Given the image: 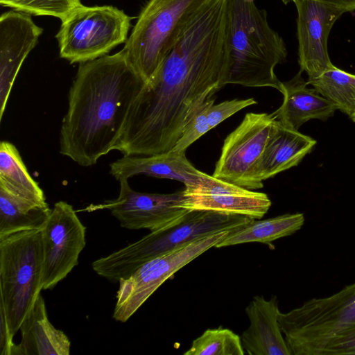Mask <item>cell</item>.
I'll use <instances>...</instances> for the list:
<instances>
[{
    "label": "cell",
    "instance_id": "6da1fadb",
    "mask_svg": "<svg viewBox=\"0 0 355 355\" xmlns=\"http://www.w3.org/2000/svg\"><path fill=\"white\" fill-rule=\"evenodd\" d=\"M230 68L227 0H208L144 85L114 150H171L200 107L228 84Z\"/></svg>",
    "mask_w": 355,
    "mask_h": 355
},
{
    "label": "cell",
    "instance_id": "7a4b0ae2",
    "mask_svg": "<svg viewBox=\"0 0 355 355\" xmlns=\"http://www.w3.org/2000/svg\"><path fill=\"white\" fill-rule=\"evenodd\" d=\"M145 84L123 49L79 64L60 128V154L86 167L114 150Z\"/></svg>",
    "mask_w": 355,
    "mask_h": 355
},
{
    "label": "cell",
    "instance_id": "3957f363",
    "mask_svg": "<svg viewBox=\"0 0 355 355\" xmlns=\"http://www.w3.org/2000/svg\"><path fill=\"white\" fill-rule=\"evenodd\" d=\"M227 18L228 84L279 91L275 68L286 60L288 52L283 38L270 26L266 10L254 0H227Z\"/></svg>",
    "mask_w": 355,
    "mask_h": 355
},
{
    "label": "cell",
    "instance_id": "277c9868",
    "mask_svg": "<svg viewBox=\"0 0 355 355\" xmlns=\"http://www.w3.org/2000/svg\"><path fill=\"white\" fill-rule=\"evenodd\" d=\"M253 218L210 211H189L178 224L150 232L138 241L99 258L92 263L94 271L110 282H119L150 260L216 232L234 231Z\"/></svg>",
    "mask_w": 355,
    "mask_h": 355
},
{
    "label": "cell",
    "instance_id": "5b68a950",
    "mask_svg": "<svg viewBox=\"0 0 355 355\" xmlns=\"http://www.w3.org/2000/svg\"><path fill=\"white\" fill-rule=\"evenodd\" d=\"M42 229L0 239V306L14 336L42 289Z\"/></svg>",
    "mask_w": 355,
    "mask_h": 355
},
{
    "label": "cell",
    "instance_id": "8992f818",
    "mask_svg": "<svg viewBox=\"0 0 355 355\" xmlns=\"http://www.w3.org/2000/svg\"><path fill=\"white\" fill-rule=\"evenodd\" d=\"M208 0H148L123 51L146 83Z\"/></svg>",
    "mask_w": 355,
    "mask_h": 355
},
{
    "label": "cell",
    "instance_id": "52a82bcc",
    "mask_svg": "<svg viewBox=\"0 0 355 355\" xmlns=\"http://www.w3.org/2000/svg\"><path fill=\"white\" fill-rule=\"evenodd\" d=\"M132 19L112 6L82 4L62 21L55 35L60 57L80 64L106 55L125 43Z\"/></svg>",
    "mask_w": 355,
    "mask_h": 355
},
{
    "label": "cell",
    "instance_id": "ba28073f",
    "mask_svg": "<svg viewBox=\"0 0 355 355\" xmlns=\"http://www.w3.org/2000/svg\"><path fill=\"white\" fill-rule=\"evenodd\" d=\"M279 323L292 355H314L330 336L355 323V282L330 296L280 312Z\"/></svg>",
    "mask_w": 355,
    "mask_h": 355
},
{
    "label": "cell",
    "instance_id": "9c48e42d",
    "mask_svg": "<svg viewBox=\"0 0 355 355\" xmlns=\"http://www.w3.org/2000/svg\"><path fill=\"white\" fill-rule=\"evenodd\" d=\"M232 231L205 235L144 263L119 282L112 318L125 322L168 279L191 261L216 247Z\"/></svg>",
    "mask_w": 355,
    "mask_h": 355
},
{
    "label": "cell",
    "instance_id": "30bf717a",
    "mask_svg": "<svg viewBox=\"0 0 355 355\" xmlns=\"http://www.w3.org/2000/svg\"><path fill=\"white\" fill-rule=\"evenodd\" d=\"M275 121L272 114H246L224 140L212 175L250 190L263 188L257 166Z\"/></svg>",
    "mask_w": 355,
    "mask_h": 355
},
{
    "label": "cell",
    "instance_id": "8fae6325",
    "mask_svg": "<svg viewBox=\"0 0 355 355\" xmlns=\"http://www.w3.org/2000/svg\"><path fill=\"white\" fill-rule=\"evenodd\" d=\"M86 227L72 205L54 204L42 228L43 246L42 289H52L78 264L85 247Z\"/></svg>",
    "mask_w": 355,
    "mask_h": 355
},
{
    "label": "cell",
    "instance_id": "7c38bea8",
    "mask_svg": "<svg viewBox=\"0 0 355 355\" xmlns=\"http://www.w3.org/2000/svg\"><path fill=\"white\" fill-rule=\"evenodd\" d=\"M128 179L119 181L120 189L116 199L91 205L85 210L108 209L128 230H162L180 223L189 211L180 207L184 200L182 191L173 193H150L133 190Z\"/></svg>",
    "mask_w": 355,
    "mask_h": 355
},
{
    "label": "cell",
    "instance_id": "4fadbf2b",
    "mask_svg": "<svg viewBox=\"0 0 355 355\" xmlns=\"http://www.w3.org/2000/svg\"><path fill=\"white\" fill-rule=\"evenodd\" d=\"M294 3L297 12L298 62L309 80L334 66L328 53V37L334 23L348 11L315 0H297Z\"/></svg>",
    "mask_w": 355,
    "mask_h": 355
},
{
    "label": "cell",
    "instance_id": "5bb4252c",
    "mask_svg": "<svg viewBox=\"0 0 355 355\" xmlns=\"http://www.w3.org/2000/svg\"><path fill=\"white\" fill-rule=\"evenodd\" d=\"M180 207L189 211H210L261 218L271 206L267 194L253 191L207 175L199 184H184Z\"/></svg>",
    "mask_w": 355,
    "mask_h": 355
},
{
    "label": "cell",
    "instance_id": "9a60e30c",
    "mask_svg": "<svg viewBox=\"0 0 355 355\" xmlns=\"http://www.w3.org/2000/svg\"><path fill=\"white\" fill-rule=\"evenodd\" d=\"M42 32L31 15L14 10L0 16L1 121L18 72Z\"/></svg>",
    "mask_w": 355,
    "mask_h": 355
},
{
    "label": "cell",
    "instance_id": "2e32d148",
    "mask_svg": "<svg viewBox=\"0 0 355 355\" xmlns=\"http://www.w3.org/2000/svg\"><path fill=\"white\" fill-rule=\"evenodd\" d=\"M186 151L170 150L150 155H123L110 164V173L119 182L138 175L170 179L184 184L202 182L207 174L187 158Z\"/></svg>",
    "mask_w": 355,
    "mask_h": 355
},
{
    "label": "cell",
    "instance_id": "e0dca14e",
    "mask_svg": "<svg viewBox=\"0 0 355 355\" xmlns=\"http://www.w3.org/2000/svg\"><path fill=\"white\" fill-rule=\"evenodd\" d=\"M249 327L241 336L243 349L250 355H292L279 323L276 296L266 300L254 296L245 308Z\"/></svg>",
    "mask_w": 355,
    "mask_h": 355
},
{
    "label": "cell",
    "instance_id": "ac0fdd59",
    "mask_svg": "<svg viewBox=\"0 0 355 355\" xmlns=\"http://www.w3.org/2000/svg\"><path fill=\"white\" fill-rule=\"evenodd\" d=\"M302 73L300 70L292 79L281 83L279 92L284 96L283 103L272 113L281 125L295 130L311 119L326 120L338 110L315 89L307 87Z\"/></svg>",
    "mask_w": 355,
    "mask_h": 355
},
{
    "label": "cell",
    "instance_id": "d6986e66",
    "mask_svg": "<svg viewBox=\"0 0 355 355\" xmlns=\"http://www.w3.org/2000/svg\"><path fill=\"white\" fill-rule=\"evenodd\" d=\"M315 144V139L275 120L258 163L259 179L263 182L297 166Z\"/></svg>",
    "mask_w": 355,
    "mask_h": 355
},
{
    "label": "cell",
    "instance_id": "ffe728a7",
    "mask_svg": "<svg viewBox=\"0 0 355 355\" xmlns=\"http://www.w3.org/2000/svg\"><path fill=\"white\" fill-rule=\"evenodd\" d=\"M21 340L15 355H69L68 336L49 321L45 301L41 294L22 322Z\"/></svg>",
    "mask_w": 355,
    "mask_h": 355
},
{
    "label": "cell",
    "instance_id": "44dd1931",
    "mask_svg": "<svg viewBox=\"0 0 355 355\" xmlns=\"http://www.w3.org/2000/svg\"><path fill=\"white\" fill-rule=\"evenodd\" d=\"M51 211L46 202L33 200L0 186V239L21 231L42 229Z\"/></svg>",
    "mask_w": 355,
    "mask_h": 355
},
{
    "label": "cell",
    "instance_id": "7402d4cb",
    "mask_svg": "<svg viewBox=\"0 0 355 355\" xmlns=\"http://www.w3.org/2000/svg\"><path fill=\"white\" fill-rule=\"evenodd\" d=\"M304 223L302 214H287L263 220H252L243 227L232 231L216 248H222L250 242L269 243L293 234Z\"/></svg>",
    "mask_w": 355,
    "mask_h": 355
},
{
    "label": "cell",
    "instance_id": "603a6c76",
    "mask_svg": "<svg viewBox=\"0 0 355 355\" xmlns=\"http://www.w3.org/2000/svg\"><path fill=\"white\" fill-rule=\"evenodd\" d=\"M0 186L33 200L46 202L43 190L28 172L18 150L6 141L0 144Z\"/></svg>",
    "mask_w": 355,
    "mask_h": 355
},
{
    "label": "cell",
    "instance_id": "cb8c5ba5",
    "mask_svg": "<svg viewBox=\"0 0 355 355\" xmlns=\"http://www.w3.org/2000/svg\"><path fill=\"white\" fill-rule=\"evenodd\" d=\"M307 83L342 112L349 116L355 112V74L334 65Z\"/></svg>",
    "mask_w": 355,
    "mask_h": 355
},
{
    "label": "cell",
    "instance_id": "d4e9b609",
    "mask_svg": "<svg viewBox=\"0 0 355 355\" xmlns=\"http://www.w3.org/2000/svg\"><path fill=\"white\" fill-rule=\"evenodd\" d=\"M241 337L222 327L209 329L193 340L184 355H243Z\"/></svg>",
    "mask_w": 355,
    "mask_h": 355
},
{
    "label": "cell",
    "instance_id": "484cf974",
    "mask_svg": "<svg viewBox=\"0 0 355 355\" xmlns=\"http://www.w3.org/2000/svg\"><path fill=\"white\" fill-rule=\"evenodd\" d=\"M1 6L35 16H51L62 21L82 5L80 0H0Z\"/></svg>",
    "mask_w": 355,
    "mask_h": 355
},
{
    "label": "cell",
    "instance_id": "4316f807",
    "mask_svg": "<svg viewBox=\"0 0 355 355\" xmlns=\"http://www.w3.org/2000/svg\"><path fill=\"white\" fill-rule=\"evenodd\" d=\"M214 102L215 98L213 96L200 107L184 127L182 135L172 149L173 150L186 151L190 145L210 130L208 124V113L210 107L214 104Z\"/></svg>",
    "mask_w": 355,
    "mask_h": 355
},
{
    "label": "cell",
    "instance_id": "83f0119b",
    "mask_svg": "<svg viewBox=\"0 0 355 355\" xmlns=\"http://www.w3.org/2000/svg\"><path fill=\"white\" fill-rule=\"evenodd\" d=\"M355 354V323L349 324L327 339L314 355Z\"/></svg>",
    "mask_w": 355,
    "mask_h": 355
},
{
    "label": "cell",
    "instance_id": "f1b7e54d",
    "mask_svg": "<svg viewBox=\"0 0 355 355\" xmlns=\"http://www.w3.org/2000/svg\"><path fill=\"white\" fill-rule=\"evenodd\" d=\"M257 102L253 98L233 99L225 101L218 104H213L208 113V124L210 130L237 112Z\"/></svg>",
    "mask_w": 355,
    "mask_h": 355
},
{
    "label": "cell",
    "instance_id": "f546056e",
    "mask_svg": "<svg viewBox=\"0 0 355 355\" xmlns=\"http://www.w3.org/2000/svg\"><path fill=\"white\" fill-rule=\"evenodd\" d=\"M5 312L0 306V354L15 355L17 345L13 342Z\"/></svg>",
    "mask_w": 355,
    "mask_h": 355
},
{
    "label": "cell",
    "instance_id": "4dcf8cb0",
    "mask_svg": "<svg viewBox=\"0 0 355 355\" xmlns=\"http://www.w3.org/2000/svg\"><path fill=\"white\" fill-rule=\"evenodd\" d=\"M297 0H282V1L286 4L289 2H295ZM322 1L326 3L337 6L339 7L344 8L347 10L348 12H352L355 10V0H315Z\"/></svg>",
    "mask_w": 355,
    "mask_h": 355
},
{
    "label": "cell",
    "instance_id": "1f68e13d",
    "mask_svg": "<svg viewBox=\"0 0 355 355\" xmlns=\"http://www.w3.org/2000/svg\"><path fill=\"white\" fill-rule=\"evenodd\" d=\"M350 119L355 122V112H354L351 116H349Z\"/></svg>",
    "mask_w": 355,
    "mask_h": 355
}]
</instances>
